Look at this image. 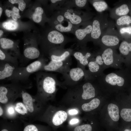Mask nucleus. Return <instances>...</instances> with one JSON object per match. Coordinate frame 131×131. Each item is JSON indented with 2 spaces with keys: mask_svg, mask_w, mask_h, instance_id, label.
<instances>
[{
  "mask_svg": "<svg viewBox=\"0 0 131 131\" xmlns=\"http://www.w3.org/2000/svg\"><path fill=\"white\" fill-rule=\"evenodd\" d=\"M103 92L111 97L126 93L131 89V73L123 68L96 78Z\"/></svg>",
  "mask_w": 131,
  "mask_h": 131,
  "instance_id": "obj_1",
  "label": "nucleus"
},
{
  "mask_svg": "<svg viewBox=\"0 0 131 131\" xmlns=\"http://www.w3.org/2000/svg\"><path fill=\"white\" fill-rule=\"evenodd\" d=\"M37 87L35 96L45 104V102L53 98L57 90V86L61 84L55 74L39 71L35 73Z\"/></svg>",
  "mask_w": 131,
  "mask_h": 131,
  "instance_id": "obj_2",
  "label": "nucleus"
},
{
  "mask_svg": "<svg viewBox=\"0 0 131 131\" xmlns=\"http://www.w3.org/2000/svg\"><path fill=\"white\" fill-rule=\"evenodd\" d=\"M105 94L102 91L96 78L92 76H88L76 85L71 86L66 95L68 96H75L87 102L100 95Z\"/></svg>",
  "mask_w": 131,
  "mask_h": 131,
  "instance_id": "obj_3",
  "label": "nucleus"
},
{
  "mask_svg": "<svg viewBox=\"0 0 131 131\" xmlns=\"http://www.w3.org/2000/svg\"><path fill=\"white\" fill-rule=\"evenodd\" d=\"M110 97L98 113V117L102 127L106 131H118L120 119L119 105L115 98Z\"/></svg>",
  "mask_w": 131,
  "mask_h": 131,
  "instance_id": "obj_4",
  "label": "nucleus"
},
{
  "mask_svg": "<svg viewBox=\"0 0 131 131\" xmlns=\"http://www.w3.org/2000/svg\"><path fill=\"white\" fill-rule=\"evenodd\" d=\"M8 84H1L0 85V105L5 106L14 104L18 98H21L22 91L29 89L32 85L24 83L19 82L11 81Z\"/></svg>",
  "mask_w": 131,
  "mask_h": 131,
  "instance_id": "obj_5",
  "label": "nucleus"
},
{
  "mask_svg": "<svg viewBox=\"0 0 131 131\" xmlns=\"http://www.w3.org/2000/svg\"><path fill=\"white\" fill-rule=\"evenodd\" d=\"M48 61L47 59L42 56L26 66H19L16 68L12 75L7 80L17 81L25 84H32L29 79V76L33 73L40 71Z\"/></svg>",
  "mask_w": 131,
  "mask_h": 131,
  "instance_id": "obj_6",
  "label": "nucleus"
},
{
  "mask_svg": "<svg viewBox=\"0 0 131 131\" xmlns=\"http://www.w3.org/2000/svg\"><path fill=\"white\" fill-rule=\"evenodd\" d=\"M21 98L28 112L29 120H36L45 112V104L38 99L35 95L33 96L28 93L26 90L22 91Z\"/></svg>",
  "mask_w": 131,
  "mask_h": 131,
  "instance_id": "obj_7",
  "label": "nucleus"
},
{
  "mask_svg": "<svg viewBox=\"0 0 131 131\" xmlns=\"http://www.w3.org/2000/svg\"><path fill=\"white\" fill-rule=\"evenodd\" d=\"M47 40L43 43L42 48L45 54L47 55L50 50L57 48H64L71 40L61 32L55 29L49 31L47 35Z\"/></svg>",
  "mask_w": 131,
  "mask_h": 131,
  "instance_id": "obj_8",
  "label": "nucleus"
},
{
  "mask_svg": "<svg viewBox=\"0 0 131 131\" xmlns=\"http://www.w3.org/2000/svg\"><path fill=\"white\" fill-rule=\"evenodd\" d=\"M59 10L72 24L78 26L90 21L91 17V15L88 12L76 8L62 7Z\"/></svg>",
  "mask_w": 131,
  "mask_h": 131,
  "instance_id": "obj_9",
  "label": "nucleus"
},
{
  "mask_svg": "<svg viewBox=\"0 0 131 131\" xmlns=\"http://www.w3.org/2000/svg\"><path fill=\"white\" fill-rule=\"evenodd\" d=\"M102 57L106 68L113 67L122 69L123 63L120 54L116 49L110 48H101L99 52Z\"/></svg>",
  "mask_w": 131,
  "mask_h": 131,
  "instance_id": "obj_10",
  "label": "nucleus"
},
{
  "mask_svg": "<svg viewBox=\"0 0 131 131\" xmlns=\"http://www.w3.org/2000/svg\"><path fill=\"white\" fill-rule=\"evenodd\" d=\"M110 24L102 35L98 44L101 48H110L116 49L121 40H123L118 32L112 28Z\"/></svg>",
  "mask_w": 131,
  "mask_h": 131,
  "instance_id": "obj_11",
  "label": "nucleus"
},
{
  "mask_svg": "<svg viewBox=\"0 0 131 131\" xmlns=\"http://www.w3.org/2000/svg\"><path fill=\"white\" fill-rule=\"evenodd\" d=\"M107 18L106 16L100 14L95 16L92 21L90 41L95 44H98L102 35L109 25Z\"/></svg>",
  "mask_w": 131,
  "mask_h": 131,
  "instance_id": "obj_12",
  "label": "nucleus"
},
{
  "mask_svg": "<svg viewBox=\"0 0 131 131\" xmlns=\"http://www.w3.org/2000/svg\"><path fill=\"white\" fill-rule=\"evenodd\" d=\"M90 75L87 70L77 66L70 69L68 72L62 75L64 81L62 84L72 86Z\"/></svg>",
  "mask_w": 131,
  "mask_h": 131,
  "instance_id": "obj_13",
  "label": "nucleus"
},
{
  "mask_svg": "<svg viewBox=\"0 0 131 131\" xmlns=\"http://www.w3.org/2000/svg\"><path fill=\"white\" fill-rule=\"evenodd\" d=\"M119 106L121 122H131V100L126 93L114 96Z\"/></svg>",
  "mask_w": 131,
  "mask_h": 131,
  "instance_id": "obj_14",
  "label": "nucleus"
},
{
  "mask_svg": "<svg viewBox=\"0 0 131 131\" xmlns=\"http://www.w3.org/2000/svg\"><path fill=\"white\" fill-rule=\"evenodd\" d=\"M110 97L105 94L98 96L82 104L81 109L90 115L98 113Z\"/></svg>",
  "mask_w": 131,
  "mask_h": 131,
  "instance_id": "obj_15",
  "label": "nucleus"
},
{
  "mask_svg": "<svg viewBox=\"0 0 131 131\" xmlns=\"http://www.w3.org/2000/svg\"><path fill=\"white\" fill-rule=\"evenodd\" d=\"M82 26L81 28L79 26L76 29L73 33L78 48L86 47L87 42L90 41L92 29V21H90Z\"/></svg>",
  "mask_w": 131,
  "mask_h": 131,
  "instance_id": "obj_16",
  "label": "nucleus"
},
{
  "mask_svg": "<svg viewBox=\"0 0 131 131\" xmlns=\"http://www.w3.org/2000/svg\"><path fill=\"white\" fill-rule=\"evenodd\" d=\"M87 66L88 68L87 70L90 74L96 78L102 75L106 68L99 52L93 53Z\"/></svg>",
  "mask_w": 131,
  "mask_h": 131,
  "instance_id": "obj_17",
  "label": "nucleus"
},
{
  "mask_svg": "<svg viewBox=\"0 0 131 131\" xmlns=\"http://www.w3.org/2000/svg\"><path fill=\"white\" fill-rule=\"evenodd\" d=\"M71 57L64 61H50L45 65L40 71L58 72L62 75L68 72L70 69L72 63Z\"/></svg>",
  "mask_w": 131,
  "mask_h": 131,
  "instance_id": "obj_18",
  "label": "nucleus"
},
{
  "mask_svg": "<svg viewBox=\"0 0 131 131\" xmlns=\"http://www.w3.org/2000/svg\"><path fill=\"white\" fill-rule=\"evenodd\" d=\"M78 49L73 50L72 53L77 61V66L85 69L90 59L93 56V53L86 47L79 48Z\"/></svg>",
  "mask_w": 131,
  "mask_h": 131,
  "instance_id": "obj_19",
  "label": "nucleus"
},
{
  "mask_svg": "<svg viewBox=\"0 0 131 131\" xmlns=\"http://www.w3.org/2000/svg\"><path fill=\"white\" fill-rule=\"evenodd\" d=\"M73 49L68 48H57L49 50L47 54L50 61H62L71 57Z\"/></svg>",
  "mask_w": 131,
  "mask_h": 131,
  "instance_id": "obj_20",
  "label": "nucleus"
},
{
  "mask_svg": "<svg viewBox=\"0 0 131 131\" xmlns=\"http://www.w3.org/2000/svg\"><path fill=\"white\" fill-rule=\"evenodd\" d=\"M131 10V2L124 1L120 3L111 11L110 15L116 19L123 16L129 15Z\"/></svg>",
  "mask_w": 131,
  "mask_h": 131,
  "instance_id": "obj_21",
  "label": "nucleus"
},
{
  "mask_svg": "<svg viewBox=\"0 0 131 131\" xmlns=\"http://www.w3.org/2000/svg\"><path fill=\"white\" fill-rule=\"evenodd\" d=\"M119 50L123 63H131V39L123 40L119 46Z\"/></svg>",
  "mask_w": 131,
  "mask_h": 131,
  "instance_id": "obj_22",
  "label": "nucleus"
},
{
  "mask_svg": "<svg viewBox=\"0 0 131 131\" xmlns=\"http://www.w3.org/2000/svg\"><path fill=\"white\" fill-rule=\"evenodd\" d=\"M19 66L10 62L0 61V80H8L12 75L16 68Z\"/></svg>",
  "mask_w": 131,
  "mask_h": 131,
  "instance_id": "obj_23",
  "label": "nucleus"
},
{
  "mask_svg": "<svg viewBox=\"0 0 131 131\" xmlns=\"http://www.w3.org/2000/svg\"><path fill=\"white\" fill-rule=\"evenodd\" d=\"M0 44L1 49L4 50H11V54L12 55L17 58L21 57L18 45L13 41L8 38H1L0 39Z\"/></svg>",
  "mask_w": 131,
  "mask_h": 131,
  "instance_id": "obj_24",
  "label": "nucleus"
},
{
  "mask_svg": "<svg viewBox=\"0 0 131 131\" xmlns=\"http://www.w3.org/2000/svg\"><path fill=\"white\" fill-rule=\"evenodd\" d=\"M102 127L98 118L94 117L90 123L75 126L70 131H101Z\"/></svg>",
  "mask_w": 131,
  "mask_h": 131,
  "instance_id": "obj_25",
  "label": "nucleus"
},
{
  "mask_svg": "<svg viewBox=\"0 0 131 131\" xmlns=\"http://www.w3.org/2000/svg\"><path fill=\"white\" fill-rule=\"evenodd\" d=\"M35 45L27 46L25 48L23 52L24 57L27 60H30L39 58L40 56V51Z\"/></svg>",
  "mask_w": 131,
  "mask_h": 131,
  "instance_id": "obj_26",
  "label": "nucleus"
},
{
  "mask_svg": "<svg viewBox=\"0 0 131 131\" xmlns=\"http://www.w3.org/2000/svg\"><path fill=\"white\" fill-rule=\"evenodd\" d=\"M15 104L5 106L1 105L3 107L4 111V114L2 117L3 119L9 120L20 119L19 116L15 110Z\"/></svg>",
  "mask_w": 131,
  "mask_h": 131,
  "instance_id": "obj_27",
  "label": "nucleus"
},
{
  "mask_svg": "<svg viewBox=\"0 0 131 131\" xmlns=\"http://www.w3.org/2000/svg\"><path fill=\"white\" fill-rule=\"evenodd\" d=\"M67 116V114L66 111L62 110L57 111L51 117V123L55 126H59L66 120Z\"/></svg>",
  "mask_w": 131,
  "mask_h": 131,
  "instance_id": "obj_28",
  "label": "nucleus"
},
{
  "mask_svg": "<svg viewBox=\"0 0 131 131\" xmlns=\"http://www.w3.org/2000/svg\"><path fill=\"white\" fill-rule=\"evenodd\" d=\"M86 0H66L62 7L74 8L81 9L85 8L87 6Z\"/></svg>",
  "mask_w": 131,
  "mask_h": 131,
  "instance_id": "obj_29",
  "label": "nucleus"
},
{
  "mask_svg": "<svg viewBox=\"0 0 131 131\" xmlns=\"http://www.w3.org/2000/svg\"><path fill=\"white\" fill-rule=\"evenodd\" d=\"M15 108L21 120H29V114L25 105L22 102H18L15 104Z\"/></svg>",
  "mask_w": 131,
  "mask_h": 131,
  "instance_id": "obj_30",
  "label": "nucleus"
},
{
  "mask_svg": "<svg viewBox=\"0 0 131 131\" xmlns=\"http://www.w3.org/2000/svg\"><path fill=\"white\" fill-rule=\"evenodd\" d=\"M18 58L0 49V61H6L13 64L19 66Z\"/></svg>",
  "mask_w": 131,
  "mask_h": 131,
  "instance_id": "obj_31",
  "label": "nucleus"
},
{
  "mask_svg": "<svg viewBox=\"0 0 131 131\" xmlns=\"http://www.w3.org/2000/svg\"><path fill=\"white\" fill-rule=\"evenodd\" d=\"M55 30L61 32H69L73 34L74 30L79 26L72 24L69 21L68 25L67 26H64L62 24H59L54 26Z\"/></svg>",
  "mask_w": 131,
  "mask_h": 131,
  "instance_id": "obj_32",
  "label": "nucleus"
},
{
  "mask_svg": "<svg viewBox=\"0 0 131 131\" xmlns=\"http://www.w3.org/2000/svg\"><path fill=\"white\" fill-rule=\"evenodd\" d=\"M116 25L118 29L131 26V17L129 15L122 16L116 19Z\"/></svg>",
  "mask_w": 131,
  "mask_h": 131,
  "instance_id": "obj_33",
  "label": "nucleus"
},
{
  "mask_svg": "<svg viewBox=\"0 0 131 131\" xmlns=\"http://www.w3.org/2000/svg\"><path fill=\"white\" fill-rule=\"evenodd\" d=\"M93 6L97 11L102 12L108 8V6L105 1L101 0H93L90 1Z\"/></svg>",
  "mask_w": 131,
  "mask_h": 131,
  "instance_id": "obj_34",
  "label": "nucleus"
},
{
  "mask_svg": "<svg viewBox=\"0 0 131 131\" xmlns=\"http://www.w3.org/2000/svg\"><path fill=\"white\" fill-rule=\"evenodd\" d=\"M118 32L123 40L131 39V26L121 28Z\"/></svg>",
  "mask_w": 131,
  "mask_h": 131,
  "instance_id": "obj_35",
  "label": "nucleus"
},
{
  "mask_svg": "<svg viewBox=\"0 0 131 131\" xmlns=\"http://www.w3.org/2000/svg\"><path fill=\"white\" fill-rule=\"evenodd\" d=\"M44 13L42 8L40 7L36 8L32 16L33 21L37 23L40 22L42 19V16Z\"/></svg>",
  "mask_w": 131,
  "mask_h": 131,
  "instance_id": "obj_36",
  "label": "nucleus"
},
{
  "mask_svg": "<svg viewBox=\"0 0 131 131\" xmlns=\"http://www.w3.org/2000/svg\"><path fill=\"white\" fill-rule=\"evenodd\" d=\"M2 26L6 29L10 31L16 29L18 26V24L16 21L13 20H9L3 22Z\"/></svg>",
  "mask_w": 131,
  "mask_h": 131,
  "instance_id": "obj_37",
  "label": "nucleus"
},
{
  "mask_svg": "<svg viewBox=\"0 0 131 131\" xmlns=\"http://www.w3.org/2000/svg\"><path fill=\"white\" fill-rule=\"evenodd\" d=\"M118 131H131V122H121Z\"/></svg>",
  "mask_w": 131,
  "mask_h": 131,
  "instance_id": "obj_38",
  "label": "nucleus"
},
{
  "mask_svg": "<svg viewBox=\"0 0 131 131\" xmlns=\"http://www.w3.org/2000/svg\"><path fill=\"white\" fill-rule=\"evenodd\" d=\"M8 1L9 2L13 4H18V8L21 11H23L26 7V4L24 0H9Z\"/></svg>",
  "mask_w": 131,
  "mask_h": 131,
  "instance_id": "obj_39",
  "label": "nucleus"
},
{
  "mask_svg": "<svg viewBox=\"0 0 131 131\" xmlns=\"http://www.w3.org/2000/svg\"><path fill=\"white\" fill-rule=\"evenodd\" d=\"M5 13L8 17H9L11 16L13 20L15 21H17L18 18H19L21 17L20 15H18L12 10L6 9Z\"/></svg>",
  "mask_w": 131,
  "mask_h": 131,
  "instance_id": "obj_40",
  "label": "nucleus"
},
{
  "mask_svg": "<svg viewBox=\"0 0 131 131\" xmlns=\"http://www.w3.org/2000/svg\"><path fill=\"white\" fill-rule=\"evenodd\" d=\"M23 131H38L37 127L33 124H29L24 128Z\"/></svg>",
  "mask_w": 131,
  "mask_h": 131,
  "instance_id": "obj_41",
  "label": "nucleus"
},
{
  "mask_svg": "<svg viewBox=\"0 0 131 131\" xmlns=\"http://www.w3.org/2000/svg\"><path fill=\"white\" fill-rule=\"evenodd\" d=\"M4 113V109L2 106L0 105V117L1 118L3 117Z\"/></svg>",
  "mask_w": 131,
  "mask_h": 131,
  "instance_id": "obj_42",
  "label": "nucleus"
},
{
  "mask_svg": "<svg viewBox=\"0 0 131 131\" xmlns=\"http://www.w3.org/2000/svg\"><path fill=\"white\" fill-rule=\"evenodd\" d=\"M69 113L70 115L76 114L78 113V111L76 109H71L69 110Z\"/></svg>",
  "mask_w": 131,
  "mask_h": 131,
  "instance_id": "obj_43",
  "label": "nucleus"
},
{
  "mask_svg": "<svg viewBox=\"0 0 131 131\" xmlns=\"http://www.w3.org/2000/svg\"><path fill=\"white\" fill-rule=\"evenodd\" d=\"M79 120L77 119H74L71 120L70 122V123L71 124H76L78 123Z\"/></svg>",
  "mask_w": 131,
  "mask_h": 131,
  "instance_id": "obj_44",
  "label": "nucleus"
},
{
  "mask_svg": "<svg viewBox=\"0 0 131 131\" xmlns=\"http://www.w3.org/2000/svg\"><path fill=\"white\" fill-rule=\"evenodd\" d=\"M12 11L16 13L17 15L19 16H20L19 12V9L16 8L15 7H13L12 8Z\"/></svg>",
  "mask_w": 131,
  "mask_h": 131,
  "instance_id": "obj_45",
  "label": "nucleus"
},
{
  "mask_svg": "<svg viewBox=\"0 0 131 131\" xmlns=\"http://www.w3.org/2000/svg\"><path fill=\"white\" fill-rule=\"evenodd\" d=\"M128 94L129 98L131 100V89L128 91Z\"/></svg>",
  "mask_w": 131,
  "mask_h": 131,
  "instance_id": "obj_46",
  "label": "nucleus"
},
{
  "mask_svg": "<svg viewBox=\"0 0 131 131\" xmlns=\"http://www.w3.org/2000/svg\"><path fill=\"white\" fill-rule=\"evenodd\" d=\"M3 11L2 8L1 7H0V17H1Z\"/></svg>",
  "mask_w": 131,
  "mask_h": 131,
  "instance_id": "obj_47",
  "label": "nucleus"
},
{
  "mask_svg": "<svg viewBox=\"0 0 131 131\" xmlns=\"http://www.w3.org/2000/svg\"><path fill=\"white\" fill-rule=\"evenodd\" d=\"M3 31L0 30V37H1V36H2V35H3Z\"/></svg>",
  "mask_w": 131,
  "mask_h": 131,
  "instance_id": "obj_48",
  "label": "nucleus"
},
{
  "mask_svg": "<svg viewBox=\"0 0 131 131\" xmlns=\"http://www.w3.org/2000/svg\"><path fill=\"white\" fill-rule=\"evenodd\" d=\"M1 131H9L8 130L6 129H3Z\"/></svg>",
  "mask_w": 131,
  "mask_h": 131,
  "instance_id": "obj_49",
  "label": "nucleus"
},
{
  "mask_svg": "<svg viewBox=\"0 0 131 131\" xmlns=\"http://www.w3.org/2000/svg\"><path fill=\"white\" fill-rule=\"evenodd\" d=\"M129 15L131 17V10Z\"/></svg>",
  "mask_w": 131,
  "mask_h": 131,
  "instance_id": "obj_50",
  "label": "nucleus"
}]
</instances>
